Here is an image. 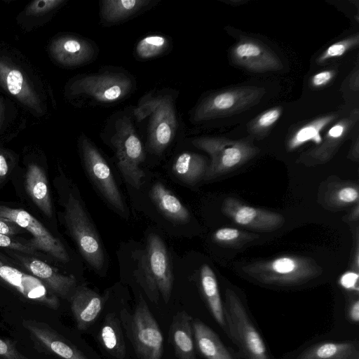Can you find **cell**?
I'll return each mask as SVG.
<instances>
[{"instance_id": "obj_40", "label": "cell", "mask_w": 359, "mask_h": 359, "mask_svg": "<svg viewBox=\"0 0 359 359\" xmlns=\"http://www.w3.org/2000/svg\"><path fill=\"white\" fill-rule=\"evenodd\" d=\"M0 359H29L9 340L0 337Z\"/></svg>"}, {"instance_id": "obj_45", "label": "cell", "mask_w": 359, "mask_h": 359, "mask_svg": "<svg viewBox=\"0 0 359 359\" xmlns=\"http://www.w3.org/2000/svg\"><path fill=\"white\" fill-rule=\"evenodd\" d=\"M348 316L350 319L354 322L358 323L359 320V301L358 299L354 300L350 305L348 310Z\"/></svg>"}, {"instance_id": "obj_46", "label": "cell", "mask_w": 359, "mask_h": 359, "mask_svg": "<svg viewBox=\"0 0 359 359\" xmlns=\"http://www.w3.org/2000/svg\"><path fill=\"white\" fill-rule=\"evenodd\" d=\"M4 121V107L2 101L0 99V129L2 128Z\"/></svg>"}, {"instance_id": "obj_34", "label": "cell", "mask_w": 359, "mask_h": 359, "mask_svg": "<svg viewBox=\"0 0 359 359\" xmlns=\"http://www.w3.org/2000/svg\"><path fill=\"white\" fill-rule=\"evenodd\" d=\"M252 239L253 235L231 227L219 229L213 234L215 242L231 247L241 245Z\"/></svg>"}, {"instance_id": "obj_32", "label": "cell", "mask_w": 359, "mask_h": 359, "mask_svg": "<svg viewBox=\"0 0 359 359\" xmlns=\"http://www.w3.org/2000/svg\"><path fill=\"white\" fill-rule=\"evenodd\" d=\"M169 47V40L163 35L151 34L140 39L136 44V55L141 59L154 58L163 54Z\"/></svg>"}, {"instance_id": "obj_4", "label": "cell", "mask_w": 359, "mask_h": 359, "mask_svg": "<svg viewBox=\"0 0 359 359\" xmlns=\"http://www.w3.org/2000/svg\"><path fill=\"white\" fill-rule=\"evenodd\" d=\"M134 78L121 69H103L76 77L69 86L71 95L84 96L100 104L122 100L135 88Z\"/></svg>"}, {"instance_id": "obj_9", "label": "cell", "mask_w": 359, "mask_h": 359, "mask_svg": "<svg viewBox=\"0 0 359 359\" xmlns=\"http://www.w3.org/2000/svg\"><path fill=\"white\" fill-rule=\"evenodd\" d=\"M79 147L87 173L104 198L116 210L124 212L121 194L113 175L99 150L85 135L79 139Z\"/></svg>"}, {"instance_id": "obj_39", "label": "cell", "mask_w": 359, "mask_h": 359, "mask_svg": "<svg viewBox=\"0 0 359 359\" xmlns=\"http://www.w3.org/2000/svg\"><path fill=\"white\" fill-rule=\"evenodd\" d=\"M0 247L25 255H32L35 251L28 244L19 242L12 238L11 236L3 233H0Z\"/></svg>"}, {"instance_id": "obj_23", "label": "cell", "mask_w": 359, "mask_h": 359, "mask_svg": "<svg viewBox=\"0 0 359 359\" xmlns=\"http://www.w3.org/2000/svg\"><path fill=\"white\" fill-rule=\"evenodd\" d=\"M194 343L206 359H235L218 335L199 319L192 320Z\"/></svg>"}, {"instance_id": "obj_31", "label": "cell", "mask_w": 359, "mask_h": 359, "mask_svg": "<svg viewBox=\"0 0 359 359\" xmlns=\"http://www.w3.org/2000/svg\"><path fill=\"white\" fill-rule=\"evenodd\" d=\"M336 114H328L315 118L297 130L287 143V148L292 151L302 144L312 141L320 144L323 139L320 132L336 118Z\"/></svg>"}, {"instance_id": "obj_28", "label": "cell", "mask_w": 359, "mask_h": 359, "mask_svg": "<svg viewBox=\"0 0 359 359\" xmlns=\"http://www.w3.org/2000/svg\"><path fill=\"white\" fill-rule=\"evenodd\" d=\"M200 277L202 291L209 310L215 320L226 334L224 304L215 273L209 265L205 264L201 266Z\"/></svg>"}, {"instance_id": "obj_33", "label": "cell", "mask_w": 359, "mask_h": 359, "mask_svg": "<svg viewBox=\"0 0 359 359\" xmlns=\"http://www.w3.org/2000/svg\"><path fill=\"white\" fill-rule=\"evenodd\" d=\"M359 198L358 185L343 184L334 188L328 195V201L337 206L349 205L358 203Z\"/></svg>"}, {"instance_id": "obj_6", "label": "cell", "mask_w": 359, "mask_h": 359, "mask_svg": "<svg viewBox=\"0 0 359 359\" xmlns=\"http://www.w3.org/2000/svg\"><path fill=\"white\" fill-rule=\"evenodd\" d=\"M110 142L115 149L118 167L126 182L139 189L144 177L140 168L145 158L143 145L128 116L117 118Z\"/></svg>"}, {"instance_id": "obj_10", "label": "cell", "mask_w": 359, "mask_h": 359, "mask_svg": "<svg viewBox=\"0 0 359 359\" xmlns=\"http://www.w3.org/2000/svg\"><path fill=\"white\" fill-rule=\"evenodd\" d=\"M0 216L29 232L32 238L27 244L34 250L48 253L64 263L69 261L68 253L62 242L27 211L0 205Z\"/></svg>"}, {"instance_id": "obj_15", "label": "cell", "mask_w": 359, "mask_h": 359, "mask_svg": "<svg viewBox=\"0 0 359 359\" xmlns=\"http://www.w3.org/2000/svg\"><path fill=\"white\" fill-rule=\"evenodd\" d=\"M97 52V48L92 41L74 35L60 36L49 45V53L54 60L68 67L92 62Z\"/></svg>"}, {"instance_id": "obj_18", "label": "cell", "mask_w": 359, "mask_h": 359, "mask_svg": "<svg viewBox=\"0 0 359 359\" xmlns=\"http://www.w3.org/2000/svg\"><path fill=\"white\" fill-rule=\"evenodd\" d=\"M358 112L353 111L349 117L341 119L327 130L320 145L302 154L299 161L306 165L323 164L329 161L337 152L345 137L356 123Z\"/></svg>"}, {"instance_id": "obj_41", "label": "cell", "mask_w": 359, "mask_h": 359, "mask_svg": "<svg viewBox=\"0 0 359 359\" xmlns=\"http://www.w3.org/2000/svg\"><path fill=\"white\" fill-rule=\"evenodd\" d=\"M341 285L351 290L358 292V273L355 271H348L342 275L339 280Z\"/></svg>"}, {"instance_id": "obj_2", "label": "cell", "mask_w": 359, "mask_h": 359, "mask_svg": "<svg viewBox=\"0 0 359 359\" xmlns=\"http://www.w3.org/2000/svg\"><path fill=\"white\" fill-rule=\"evenodd\" d=\"M133 114L138 121L149 116V147L154 153L161 154L172 142L178 126L171 95L149 94L142 97Z\"/></svg>"}, {"instance_id": "obj_21", "label": "cell", "mask_w": 359, "mask_h": 359, "mask_svg": "<svg viewBox=\"0 0 359 359\" xmlns=\"http://www.w3.org/2000/svg\"><path fill=\"white\" fill-rule=\"evenodd\" d=\"M103 306L102 297L86 287H79L71 299V310L77 328L86 330L99 316Z\"/></svg>"}, {"instance_id": "obj_43", "label": "cell", "mask_w": 359, "mask_h": 359, "mask_svg": "<svg viewBox=\"0 0 359 359\" xmlns=\"http://www.w3.org/2000/svg\"><path fill=\"white\" fill-rule=\"evenodd\" d=\"M21 229L14 222L0 216V233L11 236L19 233Z\"/></svg>"}, {"instance_id": "obj_26", "label": "cell", "mask_w": 359, "mask_h": 359, "mask_svg": "<svg viewBox=\"0 0 359 359\" xmlns=\"http://www.w3.org/2000/svg\"><path fill=\"white\" fill-rule=\"evenodd\" d=\"M151 0H104L100 15L104 23L115 24L124 21L153 5Z\"/></svg>"}, {"instance_id": "obj_16", "label": "cell", "mask_w": 359, "mask_h": 359, "mask_svg": "<svg viewBox=\"0 0 359 359\" xmlns=\"http://www.w3.org/2000/svg\"><path fill=\"white\" fill-rule=\"evenodd\" d=\"M231 58L239 66L252 72L276 71L282 68L278 56L264 44L242 39L231 50Z\"/></svg>"}, {"instance_id": "obj_3", "label": "cell", "mask_w": 359, "mask_h": 359, "mask_svg": "<svg viewBox=\"0 0 359 359\" xmlns=\"http://www.w3.org/2000/svg\"><path fill=\"white\" fill-rule=\"evenodd\" d=\"M226 334L245 359H269L266 347L245 307L231 289L225 291L224 304Z\"/></svg>"}, {"instance_id": "obj_27", "label": "cell", "mask_w": 359, "mask_h": 359, "mask_svg": "<svg viewBox=\"0 0 359 359\" xmlns=\"http://www.w3.org/2000/svg\"><path fill=\"white\" fill-rule=\"evenodd\" d=\"M151 197L161 213L169 219L186 223L189 221V211L163 184L157 182L151 189Z\"/></svg>"}, {"instance_id": "obj_20", "label": "cell", "mask_w": 359, "mask_h": 359, "mask_svg": "<svg viewBox=\"0 0 359 359\" xmlns=\"http://www.w3.org/2000/svg\"><path fill=\"white\" fill-rule=\"evenodd\" d=\"M12 256L29 271L32 276L41 280L56 296L65 297L76 285L74 276H65L47 263L20 253L13 252Z\"/></svg>"}, {"instance_id": "obj_13", "label": "cell", "mask_w": 359, "mask_h": 359, "mask_svg": "<svg viewBox=\"0 0 359 359\" xmlns=\"http://www.w3.org/2000/svg\"><path fill=\"white\" fill-rule=\"evenodd\" d=\"M221 210L224 215L236 224L259 231L270 232L277 230L285 221L280 214L250 206L233 197L224 200Z\"/></svg>"}, {"instance_id": "obj_37", "label": "cell", "mask_w": 359, "mask_h": 359, "mask_svg": "<svg viewBox=\"0 0 359 359\" xmlns=\"http://www.w3.org/2000/svg\"><path fill=\"white\" fill-rule=\"evenodd\" d=\"M281 114L280 107L269 109L262 113L249 124V130L253 134L264 133L279 119Z\"/></svg>"}, {"instance_id": "obj_7", "label": "cell", "mask_w": 359, "mask_h": 359, "mask_svg": "<svg viewBox=\"0 0 359 359\" xmlns=\"http://www.w3.org/2000/svg\"><path fill=\"white\" fill-rule=\"evenodd\" d=\"M265 92L260 87L239 86L215 93L196 106L192 118L201 122L241 112L257 104Z\"/></svg>"}, {"instance_id": "obj_29", "label": "cell", "mask_w": 359, "mask_h": 359, "mask_svg": "<svg viewBox=\"0 0 359 359\" xmlns=\"http://www.w3.org/2000/svg\"><path fill=\"white\" fill-rule=\"evenodd\" d=\"M207 168V161L203 156L189 151L180 154L172 165L176 176L190 184L204 178Z\"/></svg>"}, {"instance_id": "obj_14", "label": "cell", "mask_w": 359, "mask_h": 359, "mask_svg": "<svg viewBox=\"0 0 359 359\" xmlns=\"http://www.w3.org/2000/svg\"><path fill=\"white\" fill-rule=\"evenodd\" d=\"M0 280L10 285L25 297L53 309L60 302L51 290L39 278L8 264L0 257Z\"/></svg>"}, {"instance_id": "obj_35", "label": "cell", "mask_w": 359, "mask_h": 359, "mask_svg": "<svg viewBox=\"0 0 359 359\" xmlns=\"http://www.w3.org/2000/svg\"><path fill=\"white\" fill-rule=\"evenodd\" d=\"M138 266L137 277L139 282L151 301L156 302L159 292L150 272L145 252L140 257Z\"/></svg>"}, {"instance_id": "obj_44", "label": "cell", "mask_w": 359, "mask_h": 359, "mask_svg": "<svg viewBox=\"0 0 359 359\" xmlns=\"http://www.w3.org/2000/svg\"><path fill=\"white\" fill-rule=\"evenodd\" d=\"M11 170L10 161L6 153L0 149V183L7 177Z\"/></svg>"}, {"instance_id": "obj_8", "label": "cell", "mask_w": 359, "mask_h": 359, "mask_svg": "<svg viewBox=\"0 0 359 359\" xmlns=\"http://www.w3.org/2000/svg\"><path fill=\"white\" fill-rule=\"evenodd\" d=\"M64 217L81 255L93 268L100 270L104 262L100 240L81 203L72 194L68 196Z\"/></svg>"}, {"instance_id": "obj_5", "label": "cell", "mask_w": 359, "mask_h": 359, "mask_svg": "<svg viewBox=\"0 0 359 359\" xmlns=\"http://www.w3.org/2000/svg\"><path fill=\"white\" fill-rule=\"evenodd\" d=\"M192 144L210 157L205 179L215 178L236 170L255 157L259 151L247 140L219 137L196 138L192 140Z\"/></svg>"}, {"instance_id": "obj_12", "label": "cell", "mask_w": 359, "mask_h": 359, "mask_svg": "<svg viewBox=\"0 0 359 359\" xmlns=\"http://www.w3.org/2000/svg\"><path fill=\"white\" fill-rule=\"evenodd\" d=\"M0 86L24 106L42 114L43 102L27 74L15 62L0 55Z\"/></svg>"}, {"instance_id": "obj_17", "label": "cell", "mask_w": 359, "mask_h": 359, "mask_svg": "<svg viewBox=\"0 0 359 359\" xmlns=\"http://www.w3.org/2000/svg\"><path fill=\"white\" fill-rule=\"evenodd\" d=\"M146 255L150 272L163 301L168 303L172 292L173 276L165 245L156 234L147 239Z\"/></svg>"}, {"instance_id": "obj_24", "label": "cell", "mask_w": 359, "mask_h": 359, "mask_svg": "<svg viewBox=\"0 0 359 359\" xmlns=\"http://www.w3.org/2000/svg\"><path fill=\"white\" fill-rule=\"evenodd\" d=\"M26 190L40 210L47 217L53 215V207L46 175L35 163L29 164L25 175Z\"/></svg>"}, {"instance_id": "obj_38", "label": "cell", "mask_w": 359, "mask_h": 359, "mask_svg": "<svg viewBox=\"0 0 359 359\" xmlns=\"http://www.w3.org/2000/svg\"><path fill=\"white\" fill-rule=\"evenodd\" d=\"M64 0H36L31 2L26 8V14L36 16L46 14L58 8Z\"/></svg>"}, {"instance_id": "obj_1", "label": "cell", "mask_w": 359, "mask_h": 359, "mask_svg": "<svg viewBox=\"0 0 359 359\" xmlns=\"http://www.w3.org/2000/svg\"><path fill=\"white\" fill-rule=\"evenodd\" d=\"M243 271L257 281L271 285H297L318 277L321 268L312 259L295 255L248 264Z\"/></svg>"}, {"instance_id": "obj_19", "label": "cell", "mask_w": 359, "mask_h": 359, "mask_svg": "<svg viewBox=\"0 0 359 359\" xmlns=\"http://www.w3.org/2000/svg\"><path fill=\"white\" fill-rule=\"evenodd\" d=\"M22 325L29 331L32 339L48 352L62 359H88L76 346L46 323L25 320Z\"/></svg>"}, {"instance_id": "obj_42", "label": "cell", "mask_w": 359, "mask_h": 359, "mask_svg": "<svg viewBox=\"0 0 359 359\" xmlns=\"http://www.w3.org/2000/svg\"><path fill=\"white\" fill-rule=\"evenodd\" d=\"M335 72L333 70H326L314 74L311 80V85L313 87H322L327 85L334 77Z\"/></svg>"}, {"instance_id": "obj_30", "label": "cell", "mask_w": 359, "mask_h": 359, "mask_svg": "<svg viewBox=\"0 0 359 359\" xmlns=\"http://www.w3.org/2000/svg\"><path fill=\"white\" fill-rule=\"evenodd\" d=\"M99 339L104 349L112 356L123 359L126 345L120 322L117 317L109 313L101 327Z\"/></svg>"}, {"instance_id": "obj_11", "label": "cell", "mask_w": 359, "mask_h": 359, "mask_svg": "<svg viewBox=\"0 0 359 359\" xmlns=\"http://www.w3.org/2000/svg\"><path fill=\"white\" fill-rule=\"evenodd\" d=\"M135 350L140 359H161L163 338L146 302L140 299L132 319Z\"/></svg>"}, {"instance_id": "obj_25", "label": "cell", "mask_w": 359, "mask_h": 359, "mask_svg": "<svg viewBox=\"0 0 359 359\" xmlns=\"http://www.w3.org/2000/svg\"><path fill=\"white\" fill-rule=\"evenodd\" d=\"M355 341H323L309 346L297 359H358Z\"/></svg>"}, {"instance_id": "obj_22", "label": "cell", "mask_w": 359, "mask_h": 359, "mask_svg": "<svg viewBox=\"0 0 359 359\" xmlns=\"http://www.w3.org/2000/svg\"><path fill=\"white\" fill-rule=\"evenodd\" d=\"M192 320L187 312L180 311L170 324L168 339L179 359H196Z\"/></svg>"}, {"instance_id": "obj_36", "label": "cell", "mask_w": 359, "mask_h": 359, "mask_svg": "<svg viewBox=\"0 0 359 359\" xmlns=\"http://www.w3.org/2000/svg\"><path fill=\"white\" fill-rule=\"evenodd\" d=\"M359 43V35H352L345 39L330 45L317 59L318 63L343 55L348 50L356 47Z\"/></svg>"}]
</instances>
